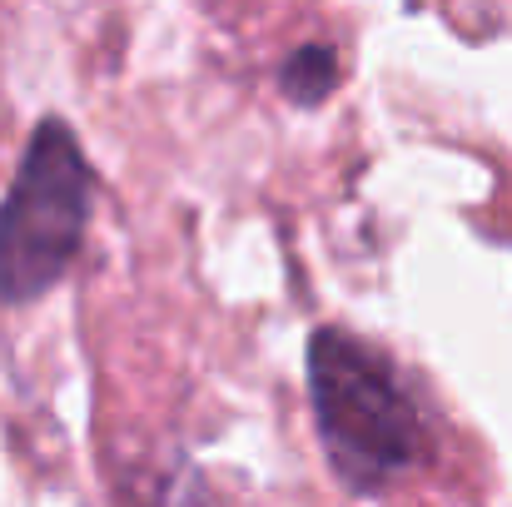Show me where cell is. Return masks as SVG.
Wrapping results in <instances>:
<instances>
[{
	"label": "cell",
	"instance_id": "cell-1",
	"mask_svg": "<svg viewBox=\"0 0 512 507\" xmlns=\"http://www.w3.org/2000/svg\"><path fill=\"white\" fill-rule=\"evenodd\" d=\"M304 373L324 458L353 498H378L418 468L428 448L423 413L383 348L324 324L309 334Z\"/></svg>",
	"mask_w": 512,
	"mask_h": 507
},
{
	"label": "cell",
	"instance_id": "cell-2",
	"mask_svg": "<svg viewBox=\"0 0 512 507\" xmlns=\"http://www.w3.org/2000/svg\"><path fill=\"white\" fill-rule=\"evenodd\" d=\"M90 209L95 174L80 135L60 115L35 120L0 199V304H35L70 274L85 249Z\"/></svg>",
	"mask_w": 512,
	"mask_h": 507
},
{
	"label": "cell",
	"instance_id": "cell-3",
	"mask_svg": "<svg viewBox=\"0 0 512 507\" xmlns=\"http://www.w3.org/2000/svg\"><path fill=\"white\" fill-rule=\"evenodd\" d=\"M339 45L334 40H304V45H294L289 55H284V65H279V90H284V100L289 105H299V110H319L334 90H339Z\"/></svg>",
	"mask_w": 512,
	"mask_h": 507
},
{
	"label": "cell",
	"instance_id": "cell-4",
	"mask_svg": "<svg viewBox=\"0 0 512 507\" xmlns=\"http://www.w3.org/2000/svg\"><path fill=\"white\" fill-rule=\"evenodd\" d=\"M155 507H204V493H199L194 473H179V478H170Z\"/></svg>",
	"mask_w": 512,
	"mask_h": 507
}]
</instances>
